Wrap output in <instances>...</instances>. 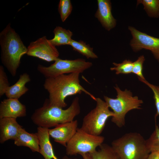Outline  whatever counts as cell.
I'll list each match as a JSON object with an SVG mask.
<instances>
[{"instance_id": "8fae6325", "label": "cell", "mask_w": 159, "mask_h": 159, "mask_svg": "<svg viewBox=\"0 0 159 159\" xmlns=\"http://www.w3.org/2000/svg\"><path fill=\"white\" fill-rule=\"evenodd\" d=\"M78 125L77 120L59 124L53 129H49V135L55 142L66 147L76 132Z\"/></svg>"}, {"instance_id": "7a4b0ae2", "label": "cell", "mask_w": 159, "mask_h": 159, "mask_svg": "<svg viewBox=\"0 0 159 159\" xmlns=\"http://www.w3.org/2000/svg\"><path fill=\"white\" fill-rule=\"evenodd\" d=\"M79 98L75 97L70 105L67 109L51 104L46 99L43 105L36 109L31 118L38 127L49 128L58 125L70 122L80 113Z\"/></svg>"}, {"instance_id": "7c38bea8", "label": "cell", "mask_w": 159, "mask_h": 159, "mask_svg": "<svg viewBox=\"0 0 159 159\" xmlns=\"http://www.w3.org/2000/svg\"><path fill=\"white\" fill-rule=\"evenodd\" d=\"M26 115V108L18 99L7 98L0 104V118L10 117L16 118Z\"/></svg>"}, {"instance_id": "f1b7e54d", "label": "cell", "mask_w": 159, "mask_h": 159, "mask_svg": "<svg viewBox=\"0 0 159 159\" xmlns=\"http://www.w3.org/2000/svg\"><path fill=\"white\" fill-rule=\"evenodd\" d=\"M80 155L82 156L83 159H91V155L89 153H82Z\"/></svg>"}, {"instance_id": "603a6c76", "label": "cell", "mask_w": 159, "mask_h": 159, "mask_svg": "<svg viewBox=\"0 0 159 159\" xmlns=\"http://www.w3.org/2000/svg\"><path fill=\"white\" fill-rule=\"evenodd\" d=\"M146 141L150 153L159 152V127L156 124L154 131Z\"/></svg>"}, {"instance_id": "9c48e42d", "label": "cell", "mask_w": 159, "mask_h": 159, "mask_svg": "<svg viewBox=\"0 0 159 159\" xmlns=\"http://www.w3.org/2000/svg\"><path fill=\"white\" fill-rule=\"evenodd\" d=\"M132 36L130 45L133 50L137 52L144 49L150 51L159 62V38L140 32L134 27H128Z\"/></svg>"}, {"instance_id": "5b68a950", "label": "cell", "mask_w": 159, "mask_h": 159, "mask_svg": "<svg viewBox=\"0 0 159 159\" xmlns=\"http://www.w3.org/2000/svg\"><path fill=\"white\" fill-rule=\"evenodd\" d=\"M114 88L117 93L116 98H112L105 96L104 98L114 113L111 121L120 128L125 125L126 114L132 110L141 109L140 107L143 102L139 99L138 96H133L132 92L129 90L125 89L122 91L117 85L114 87Z\"/></svg>"}, {"instance_id": "cb8c5ba5", "label": "cell", "mask_w": 159, "mask_h": 159, "mask_svg": "<svg viewBox=\"0 0 159 159\" xmlns=\"http://www.w3.org/2000/svg\"><path fill=\"white\" fill-rule=\"evenodd\" d=\"M72 6L70 0H60L58 11L62 22H64L71 13Z\"/></svg>"}, {"instance_id": "ffe728a7", "label": "cell", "mask_w": 159, "mask_h": 159, "mask_svg": "<svg viewBox=\"0 0 159 159\" xmlns=\"http://www.w3.org/2000/svg\"><path fill=\"white\" fill-rule=\"evenodd\" d=\"M69 45L71 46L73 50L85 56L87 59H95L98 57L94 52L93 48L82 41H77L72 39Z\"/></svg>"}, {"instance_id": "f546056e", "label": "cell", "mask_w": 159, "mask_h": 159, "mask_svg": "<svg viewBox=\"0 0 159 159\" xmlns=\"http://www.w3.org/2000/svg\"><path fill=\"white\" fill-rule=\"evenodd\" d=\"M63 159H69L67 157L65 156L63 158Z\"/></svg>"}, {"instance_id": "52a82bcc", "label": "cell", "mask_w": 159, "mask_h": 159, "mask_svg": "<svg viewBox=\"0 0 159 159\" xmlns=\"http://www.w3.org/2000/svg\"><path fill=\"white\" fill-rule=\"evenodd\" d=\"M92 65L91 62L83 59L68 60L59 58L48 67L39 64L37 70L46 78H49L63 74L81 73Z\"/></svg>"}, {"instance_id": "d4e9b609", "label": "cell", "mask_w": 159, "mask_h": 159, "mask_svg": "<svg viewBox=\"0 0 159 159\" xmlns=\"http://www.w3.org/2000/svg\"><path fill=\"white\" fill-rule=\"evenodd\" d=\"M145 60L143 55L139 56L135 62H133V66L132 73L136 75L138 79L145 80L143 73V64Z\"/></svg>"}, {"instance_id": "2e32d148", "label": "cell", "mask_w": 159, "mask_h": 159, "mask_svg": "<svg viewBox=\"0 0 159 159\" xmlns=\"http://www.w3.org/2000/svg\"><path fill=\"white\" fill-rule=\"evenodd\" d=\"M14 144L17 146L27 147L33 152L39 153V139L37 133H29L22 128L14 140Z\"/></svg>"}, {"instance_id": "9a60e30c", "label": "cell", "mask_w": 159, "mask_h": 159, "mask_svg": "<svg viewBox=\"0 0 159 159\" xmlns=\"http://www.w3.org/2000/svg\"><path fill=\"white\" fill-rule=\"evenodd\" d=\"M49 128L38 127L37 132L39 139V153L44 159H53L54 154L52 147L49 139Z\"/></svg>"}, {"instance_id": "484cf974", "label": "cell", "mask_w": 159, "mask_h": 159, "mask_svg": "<svg viewBox=\"0 0 159 159\" xmlns=\"http://www.w3.org/2000/svg\"><path fill=\"white\" fill-rule=\"evenodd\" d=\"M10 84L7 75L6 73L4 67L0 66V96L1 97L5 95Z\"/></svg>"}, {"instance_id": "4fadbf2b", "label": "cell", "mask_w": 159, "mask_h": 159, "mask_svg": "<svg viewBox=\"0 0 159 159\" xmlns=\"http://www.w3.org/2000/svg\"><path fill=\"white\" fill-rule=\"evenodd\" d=\"M98 8L95 16L106 30L110 31L115 27L116 20L111 12L112 5L110 0H97Z\"/></svg>"}, {"instance_id": "d6986e66", "label": "cell", "mask_w": 159, "mask_h": 159, "mask_svg": "<svg viewBox=\"0 0 159 159\" xmlns=\"http://www.w3.org/2000/svg\"><path fill=\"white\" fill-rule=\"evenodd\" d=\"M98 150L90 153L91 159H120L111 146L102 143Z\"/></svg>"}, {"instance_id": "3957f363", "label": "cell", "mask_w": 159, "mask_h": 159, "mask_svg": "<svg viewBox=\"0 0 159 159\" xmlns=\"http://www.w3.org/2000/svg\"><path fill=\"white\" fill-rule=\"evenodd\" d=\"M0 45L2 63L13 76L16 74L21 59L26 54L27 47L10 23L0 33Z\"/></svg>"}, {"instance_id": "277c9868", "label": "cell", "mask_w": 159, "mask_h": 159, "mask_svg": "<svg viewBox=\"0 0 159 159\" xmlns=\"http://www.w3.org/2000/svg\"><path fill=\"white\" fill-rule=\"evenodd\" d=\"M111 146L120 159H147L150 153L146 140L137 132L125 134L113 140Z\"/></svg>"}, {"instance_id": "6da1fadb", "label": "cell", "mask_w": 159, "mask_h": 159, "mask_svg": "<svg viewBox=\"0 0 159 159\" xmlns=\"http://www.w3.org/2000/svg\"><path fill=\"white\" fill-rule=\"evenodd\" d=\"M80 74L77 73L65 74L46 78L43 87L49 93L51 104L63 108L67 105L65 101L67 97L82 92L95 100L96 97L80 85Z\"/></svg>"}, {"instance_id": "30bf717a", "label": "cell", "mask_w": 159, "mask_h": 159, "mask_svg": "<svg viewBox=\"0 0 159 159\" xmlns=\"http://www.w3.org/2000/svg\"><path fill=\"white\" fill-rule=\"evenodd\" d=\"M26 54L50 62L59 58V52L46 36H43L30 43L27 47Z\"/></svg>"}, {"instance_id": "83f0119b", "label": "cell", "mask_w": 159, "mask_h": 159, "mask_svg": "<svg viewBox=\"0 0 159 159\" xmlns=\"http://www.w3.org/2000/svg\"><path fill=\"white\" fill-rule=\"evenodd\" d=\"M147 159H159V152H151Z\"/></svg>"}, {"instance_id": "e0dca14e", "label": "cell", "mask_w": 159, "mask_h": 159, "mask_svg": "<svg viewBox=\"0 0 159 159\" xmlns=\"http://www.w3.org/2000/svg\"><path fill=\"white\" fill-rule=\"evenodd\" d=\"M31 80L29 75L27 73L21 74L17 81L8 87L5 94L7 98L19 99L28 91L26 85Z\"/></svg>"}, {"instance_id": "7402d4cb", "label": "cell", "mask_w": 159, "mask_h": 159, "mask_svg": "<svg viewBox=\"0 0 159 159\" xmlns=\"http://www.w3.org/2000/svg\"><path fill=\"white\" fill-rule=\"evenodd\" d=\"M113 67L110 68L111 71H114L117 75L120 74H128L132 73L133 62L130 60L125 59L122 62H113Z\"/></svg>"}, {"instance_id": "5bb4252c", "label": "cell", "mask_w": 159, "mask_h": 159, "mask_svg": "<svg viewBox=\"0 0 159 159\" xmlns=\"http://www.w3.org/2000/svg\"><path fill=\"white\" fill-rule=\"evenodd\" d=\"M22 128L16 118L4 117L0 118V142L3 143L9 140H14Z\"/></svg>"}, {"instance_id": "44dd1931", "label": "cell", "mask_w": 159, "mask_h": 159, "mask_svg": "<svg viewBox=\"0 0 159 159\" xmlns=\"http://www.w3.org/2000/svg\"><path fill=\"white\" fill-rule=\"evenodd\" d=\"M142 4L148 16L152 18L159 17V0H138L137 6Z\"/></svg>"}, {"instance_id": "8992f818", "label": "cell", "mask_w": 159, "mask_h": 159, "mask_svg": "<svg viewBox=\"0 0 159 159\" xmlns=\"http://www.w3.org/2000/svg\"><path fill=\"white\" fill-rule=\"evenodd\" d=\"M96 105L95 108L84 116L80 128L91 135H100L105 127L107 120L114 115L104 101L96 98Z\"/></svg>"}, {"instance_id": "ba28073f", "label": "cell", "mask_w": 159, "mask_h": 159, "mask_svg": "<svg viewBox=\"0 0 159 159\" xmlns=\"http://www.w3.org/2000/svg\"><path fill=\"white\" fill-rule=\"evenodd\" d=\"M104 140L103 136L91 135L78 128L67 144L66 154L73 155L77 154L92 153L96 150L97 147L103 143Z\"/></svg>"}, {"instance_id": "ac0fdd59", "label": "cell", "mask_w": 159, "mask_h": 159, "mask_svg": "<svg viewBox=\"0 0 159 159\" xmlns=\"http://www.w3.org/2000/svg\"><path fill=\"white\" fill-rule=\"evenodd\" d=\"M54 38L49 39L50 42L54 46L62 45H69L73 35L72 32L60 26H57L54 29Z\"/></svg>"}, {"instance_id": "4316f807", "label": "cell", "mask_w": 159, "mask_h": 159, "mask_svg": "<svg viewBox=\"0 0 159 159\" xmlns=\"http://www.w3.org/2000/svg\"><path fill=\"white\" fill-rule=\"evenodd\" d=\"M139 80L147 85L152 90L153 93V98L157 110L155 117L159 115V86L152 84L146 80L139 79Z\"/></svg>"}, {"instance_id": "4dcf8cb0", "label": "cell", "mask_w": 159, "mask_h": 159, "mask_svg": "<svg viewBox=\"0 0 159 159\" xmlns=\"http://www.w3.org/2000/svg\"><path fill=\"white\" fill-rule=\"evenodd\" d=\"M53 159H58V158L55 155Z\"/></svg>"}]
</instances>
